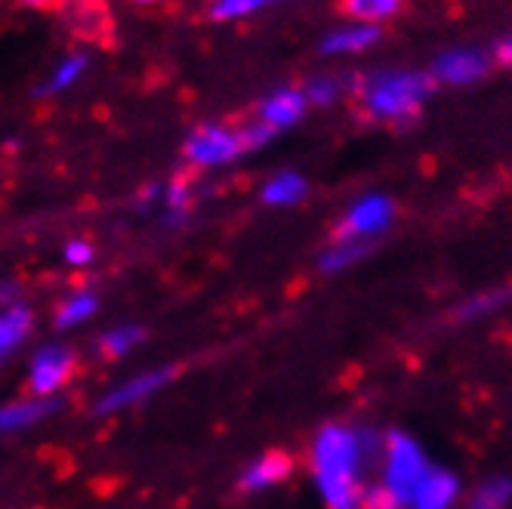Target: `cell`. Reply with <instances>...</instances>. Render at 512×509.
<instances>
[{
    "mask_svg": "<svg viewBox=\"0 0 512 509\" xmlns=\"http://www.w3.org/2000/svg\"><path fill=\"white\" fill-rule=\"evenodd\" d=\"M368 457V439L361 432L331 423L312 442V476L327 509L361 506V469Z\"/></svg>",
    "mask_w": 512,
    "mask_h": 509,
    "instance_id": "obj_1",
    "label": "cell"
},
{
    "mask_svg": "<svg viewBox=\"0 0 512 509\" xmlns=\"http://www.w3.org/2000/svg\"><path fill=\"white\" fill-rule=\"evenodd\" d=\"M435 81L429 71L420 68H377L371 75L352 78V90L364 115L380 124H408L435 93Z\"/></svg>",
    "mask_w": 512,
    "mask_h": 509,
    "instance_id": "obj_2",
    "label": "cell"
},
{
    "mask_svg": "<svg viewBox=\"0 0 512 509\" xmlns=\"http://www.w3.org/2000/svg\"><path fill=\"white\" fill-rule=\"evenodd\" d=\"M429 469H432L429 457L417 439H411L408 432L389 435L386 451H383V485L389 488V494L398 500L401 509H408L417 485L423 482V476Z\"/></svg>",
    "mask_w": 512,
    "mask_h": 509,
    "instance_id": "obj_3",
    "label": "cell"
},
{
    "mask_svg": "<svg viewBox=\"0 0 512 509\" xmlns=\"http://www.w3.org/2000/svg\"><path fill=\"white\" fill-rule=\"evenodd\" d=\"M241 155H244L241 133L229 124H219V121L198 124L195 130H189L186 139H182V158L198 170L235 164Z\"/></svg>",
    "mask_w": 512,
    "mask_h": 509,
    "instance_id": "obj_4",
    "label": "cell"
},
{
    "mask_svg": "<svg viewBox=\"0 0 512 509\" xmlns=\"http://www.w3.org/2000/svg\"><path fill=\"white\" fill-rule=\"evenodd\" d=\"M491 65L494 56L482 47H448L432 59L429 75L445 87H472L488 78Z\"/></svg>",
    "mask_w": 512,
    "mask_h": 509,
    "instance_id": "obj_5",
    "label": "cell"
},
{
    "mask_svg": "<svg viewBox=\"0 0 512 509\" xmlns=\"http://www.w3.org/2000/svg\"><path fill=\"white\" fill-rule=\"evenodd\" d=\"M392 216H395V204L389 195L371 192V195H361L343 216V223L337 229L334 238H355V241H371L377 235H383L392 226Z\"/></svg>",
    "mask_w": 512,
    "mask_h": 509,
    "instance_id": "obj_6",
    "label": "cell"
},
{
    "mask_svg": "<svg viewBox=\"0 0 512 509\" xmlns=\"http://www.w3.org/2000/svg\"><path fill=\"white\" fill-rule=\"evenodd\" d=\"M306 112H309V102H306L303 87H278L266 93L260 105H256V121H263L275 133H281V130L297 127L306 118Z\"/></svg>",
    "mask_w": 512,
    "mask_h": 509,
    "instance_id": "obj_7",
    "label": "cell"
},
{
    "mask_svg": "<svg viewBox=\"0 0 512 509\" xmlns=\"http://www.w3.org/2000/svg\"><path fill=\"white\" fill-rule=\"evenodd\" d=\"M176 377L173 368H155V371H145L121 386H115L112 392H105L99 402H96V414H112V411H124L130 405H139L145 402L149 395L161 392L170 380Z\"/></svg>",
    "mask_w": 512,
    "mask_h": 509,
    "instance_id": "obj_8",
    "label": "cell"
},
{
    "mask_svg": "<svg viewBox=\"0 0 512 509\" xmlns=\"http://www.w3.org/2000/svg\"><path fill=\"white\" fill-rule=\"evenodd\" d=\"M71 368H75V355L65 346H44L31 361V392L50 398L71 377Z\"/></svg>",
    "mask_w": 512,
    "mask_h": 509,
    "instance_id": "obj_9",
    "label": "cell"
},
{
    "mask_svg": "<svg viewBox=\"0 0 512 509\" xmlns=\"http://www.w3.org/2000/svg\"><path fill=\"white\" fill-rule=\"evenodd\" d=\"M383 41V28L380 25H364V22H349L334 31H327L318 41L321 56H361L374 50Z\"/></svg>",
    "mask_w": 512,
    "mask_h": 509,
    "instance_id": "obj_10",
    "label": "cell"
},
{
    "mask_svg": "<svg viewBox=\"0 0 512 509\" xmlns=\"http://www.w3.org/2000/svg\"><path fill=\"white\" fill-rule=\"evenodd\" d=\"M457 497H460V482L454 472L432 466L423 476V482L417 485L408 509H451Z\"/></svg>",
    "mask_w": 512,
    "mask_h": 509,
    "instance_id": "obj_11",
    "label": "cell"
},
{
    "mask_svg": "<svg viewBox=\"0 0 512 509\" xmlns=\"http://www.w3.org/2000/svg\"><path fill=\"white\" fill-rule=\"evenodd\" d=\"M290 469H294V463H290L287 454L269 451V454H263V457H256V460L241 472L238 485H241V491H247V494L266 491V488L281 485V482L290 476Z\"/></svg>",
    "mask_w": 512,
    "mask_h": 509,
    "instance_id": "obj_12",
    "label": "cell"
},
{
    "mask_svg": "<svg viewBox=\"0 0 512 509\" xmlns=\"http://www.w3.org/2000/svg\"><path fill=\"white\" fill-rule=\"evenodd\" d=\"M90 65H93V56L84 53V50H75V53L62 56V59L53 65V71L47 75V81H44L38 90H34V96H38V99H50V96L68 93L71 87H78V84L84 81V75L90 71Z\"/></svg>",
    "mask_w": 512,
    "mask_h": 509,
    "instance_id": "obj_13",
    "label": "cell"
},
{
    "mask_svg": "<svg viewBox=\"0 0 512 509\" xmlns=\"http://www.w3.org/2000/svg\"><path fill=\"white\" fill-rule=\"evenodd\" d=\"M306 195H309V183H306V176L297 170H281V173L269 176L260 189V198L269 207H294Z\"/></svg>",
    "mask_w": 512,
    "mask_h": 509,
    "instance_id": "obj_14",
    "label": "cell"
},
{
    "mask_svg": "<svg viewBox=\"0 0 512 509\" xmlns=\"http://www.w3.org/2000/svg\"><path fill=\"white\" fill-rule=\"evenodd\" d=\"M401 10H405V0H340V13L349 22H364V25L392 22Z\"/></svg>",
    "mask_w": 512,
    "mask_h": 509,
    "instance_id": "obj_15",
    "label": "cell"
},
{
    "mask_svg": "<svg viewBox=\"0 0 512 509\" xmlns=\"http://www.w3.org/2000/svg\"><path fill=\"white\" fill-rule=\"evenodd\" d=\"M59 405L62 402H56V398H34V402L4 405V408H0V432H13V429L34 426L38 420H44L47 414H53Z\"/></svg>",
    "mask_w": 512,
    "mask_h": 509,
    "instance_id": "obj_16",
    "label": "cell"
},
{
    "mask_svg": "<svg viewBox=\"0 0 512 509\" xmlns=\"http://www.w3.org/2000/svg\"><path fill=\"white\" fill-rule=\"evenodd\" d=\"M371 253L368 241H355V238H334V244L321 253V272L324 275H337L352 266H358L364 257Z\"/></svg>",
    "mask_w": 512,
    "mask_h": 509,
    "instance_id": "obj_17",
    "label": "cell"
},
{
    "mask_svg": "<svg viewBox=\"0 0 512 509\" xmlns=\"http://www.w3.org/2000/svg\"><path fill=\"white\" fill-rule=\"evenodd\" d=\"M266 7H272L269 0H210L207 19L216 25H232V22H244L256 13H263Z\"/></svg>",
    "mask_w": 512,
    "mask_h": 509,
    "instance_id": "obj_18",
    "label": "cell"
},
{
    "mask_svg": "<svg viewBox=\"0 0 512 509\" xmlns=\"http://www.w3.org/2000/svg\"><path fill=\"white\" fill-rule=\"evenodd\" d=\"M31 327V312L25 306H10L0 312V358L10 355L28 334Z\"/></svg>",
    "mask_w": 512,
    "mask_h": 509,
    "instance_id": "obj_19",
    "label": "cell"
},
{
    "mask_svg": "<svg viewBox=\"0 0 512 509\" xmlns=\"http://www.w3.org/2000/svg\"><path fill=\"white\" fill-rule=\"evenodd\" d=\"M509 503H512V479L509 476L485 479L469 494V509H506Z\"/></svg>",
    "mask_w": 512,
    "mask_h": 509,
    "instance_id": "obj_20",
    "label": "cell"
},
{
    "mask_svg": "<svg viewBox=\"0 0 512 509\" xmlns=\"http://www.w3.org/2000/svg\"><path fill=\"white\" fill-rule=\"evenodd\" d=\"M352 87V78H337V75H315L303 84V93H306V102L309 105H318V108H327L334 105L343 90Z\"/></svg>",
    "mask_w": 512,
    "mask_h": 509,
    "instance_id": "obj_21",
    "label": "cell"
},
{
    "mask_svg": "<svg viewBox=\"0 0 512 509\" xmlns=\"http://www.w3.org/2000/svg\"><path fill=\"white\" fill-rule=\"evenodd\" d=\"M142 340H145V331H142L139 324H124V327H115V331H108L99 340V352L108 355V358H121L130 349H136Z\"/></svg>",
    "mask_w": 512,
    "mask_h": 509,
    "instance_id": "obj_22",
    "label": "cell"
},
{
    "mask_svg": "<svg viewBox=\"0 0 512 509\" xmlns=\"http://www.w3.org/2000/svg\"><path fill=\"white\" fill-rule=\"evenodd\" d=\"M93 312H96V294H90V290H81V294L65 300V306L56 315V327H59V331H68V327L87 321Z\"/></svg>",
    "mask_w": 512,
    "mask_h": 509,
    "instance_id": "obj_23",
    "label": "cell"
},
{
    "mask_svg": "<svg viewBox=\"0 0 512 509\" xmlns=\"http://www.w3.org/2000/svg\"><path fill=\"white\" fill-rule=\"evenodd\" d=\"M503 303H506V294H503V290H488V294H475V297H469V300H463V303L457 306V318H460V321L485 318V315L497 312Z\"/></svg>",
    "mask_w": 512,
    "mask_h": 509,
    "instance_id": "obj_24",
    "label": "cell"
},
{
    "mask_svg": "<svg viewBox=\"0 0 512 509\" xmlns=\"http://www.w3.org/2000/svg\"><path fill=\"white\" fill-rule=\"evenodd\" d=\"M192 204V189L182 183V179H173V183L164 189V207H167V220L170 223H179L182 216H186Z\"/></svg>",
    "mask_w": 512,
    "mask_h": 509,
    "instance_id": "obj_25",
    "label": "cell"
},
{
    "mask_svg": "<svg viewBox=\"0 0 512 509\" xmlns=\"http://www.w3.org/2000/svg\"><path fill=\"white\" fill-rule=\"evenodd\" d=\"M238 133H241V142H244V152H256V149H263V145H269L278 133L269 127V124H263V121H250V124H244V127H238Z\"/></svg>",
    "mask_w": 512,
    "mask_h": 509,
    "instance_id": "obj_26",
    "label": "cell"
},
{
    "mask_svg": "<svg viewBox=\"0 0 512 509\" xmlns=\"http://www.w3.org/2000/svg\"><path fill=\"white\" fill-rule=\"evenodd\" d=\"M358 509H401L398 500L389 494V488L380 482V485H364L361 491V506Z\"/></svg>",
    "mask_w": 512,
    "mask_h": 509,
    "instance_id": "obj_27",
    "label": "cell"
},
{
    "mask_svg": "<svg viewBox=\"0 0 512 509\" xmlns=\"http://www.w3.org/2000/svg\"><path fill=\"white\" fill-rule=\"evenodd\" d=\"M90 260H93V247L87 241H71L65 247V263H71V266H87Z\"/></svg>",
    "mask_w": 512,
    "mask_h": 509,
    "instance_id": "obj_28",
    "label": "cell"
},
{
    "mask_svg": "<svg viewBox=\"0 0 512 509\" xmlns=\"http://www.w3.org/2000/svg\"><path fill=\"white\" fill-rule=\"evenodd\" d=\"M494 59H497L500 65H512V34H506V38H500V41H497V47H494Z\"/></svg>",
    "mask_w": 512,
    "mask_h": 509,
    "instance_id": "obj_29",
    "label": "cell"
},
{
    "mask_svg": "<svg viewBox=\"0 0 512 509\" xmlns=\"http://www.w3.org/2000/svg\"><path fill=\"white\" fill-rule=\"evenodd\" d=\"M22 4L31 7V10H44V7L50 4V0H22Z\"/></svg>",
    "mask_w": 512,
    "mask_h": 509,
    "instance_id": "obj_30",
    "label": "cell"
},
{
    "mask_svg": "<svg viewBox=\"0 0 512 509\" xmlns=\"http://www.w3.org/2000/svg\"><path fill=\"white\" fill-rule=\"evenodd\" d=\"M133 7H158V4H164V0H130Z\"/></svg>",
    "mask_w": 512,
    "mask_h": 509,
    "instance_id": "obj_31",
    "label": "cell"
},
{
    "mask_svg": "<svg viewBox=\"0 0 512 509\" xmlns=\"http://www.w3.org/2000/svg\"><path fill=\"white\" fill-rule=\"evenodd\" d=\"M269 4H284V0H269Z\"/></svg>",
    "mask_w": 512,
    "mask_h": 509,
    "instance_id": "obj_32",
    "label": "cell"
}]
</instances>
